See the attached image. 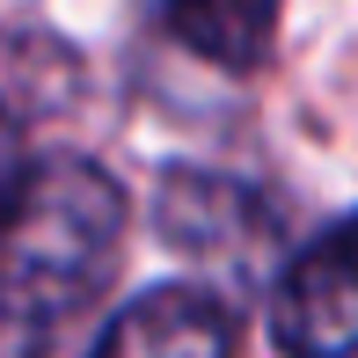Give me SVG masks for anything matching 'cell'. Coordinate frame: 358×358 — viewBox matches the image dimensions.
<instances>
[{
    "instance_id": "6da1fadb",
    "label": "cell",
    "mask_w": 358,
    "mask_h": 358,
    "mask_svg": "<svg viewBox=\"0 0 358 358\" xmlns=\"http://www.w3.org/2000/svg\"><path fill=\"white\" fill-rule=\"evenodd\" d=\"M132 198L88 154L29 161L0 213V358H52L110 300Z\"/></svg>"
},
{
    "instance_id": "7a4b0ae2",
    "label": "cell",
    "mask_w": 358,
    "mask_h": 358,
    "mask_svg": "<svg viewBox=\"0 0 358 358\" xmlns=\"http://www.w3.org/2000/svg\"><path fill=\"white\" fill-rule=\"evenodd\" d=\"M264 329L278 358H358V213L292 249L271 285Z\"/></svg>"
},
{
    "instance_id": "3957f363",
    "label": "cell",
    "mask_w": 358,
    "mask_h": 358,
    "mask_svg": "<svg viewBox=\"0 0 358 358\" xmlns=\"http://www.w3.org/2000/svg\"><path fill=\"white\" fill-rule=\"evenodd\" d=\"M241 315L213 285H154L95 329L80 358H234Z\"/></svg>"
},
{
    "instance_id": "277c9868",
    "label": "cell",
    "mask_w": 358,
    "mask_h": 358,
    "mask_svg": "<svg viewBox=\"0 0 358 358\" xmlns=\"http://www.w3.org/2000/svg\"><path fill=\"white\" fill-rule=\"evenodd\" d=\"M154 227L169 249H190V256H249L271 241V205L234 176L169 169L154 190Z\"/></svg>"
},
{
    "instance_id": "5b68a950",
    "label": "cell",
    "mask_w": 358,
    "mask_h": 358,
    "mask_svg": "<svg viewBox=\"0 0 358 358\" xmlns=\"http://www.w3.org/2000/svg\"><path fill=\"white\" fill-rule=\"evenodd\" d=\"M285 0H161V29L220 73H256L278 44Z\"/></svg>"
},
{
    "instance_id": "8992f818",
    "label": "cell",
    "mask_w": 358,
    "mask_h": 358,
    "mask_svg": "<svg viewBox=\"0 0 358 358\" xmlns=\"http://www.w3.org/2000/svg\"><path fill=\"white\" fill-rule=\"evenodd\" d=\"M29 169V146H22V124H15V110H0V213H8L15 183H22Z\"/></svg>"
}]
</instances>
